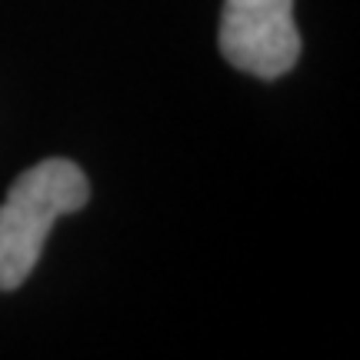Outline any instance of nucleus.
I'll use <instances>...</instances> for the list:
<instances>
[{
  "instance_id": "obj_1",
  "label": "nucleus",
  "mask_w": 360,
  "mask_h": 360,
  "mask_svg": "<svg viewBox=\"0 0 360 360\" xmlns=\"http://www.w3.org/2000/svg\"><path fill=\"white\" fill-rule=\"evenodd\" d=\"M90 187L77 164L44 160L24 170L0 204V290H17L34 274L44 240L64 214L87 204Z\"/></svg>"
},
{
  "instance_id": "obj_2",
  "label": "nucleus",
  "mask_w": 360,
  "mask_h": 360,
  "mask_svg": "<svg viewBox=\"0 0 360 360\" xmlns=\"http://www.w3.org/2000/svg\"><path fill=\"white\" fill-rule=\"evenodd\" d=\"M220 53L254 77H283L300 57L294 0H224Z\"/></svg>"
}]
</instances>
